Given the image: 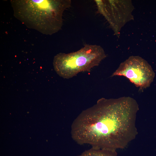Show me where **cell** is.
<instances>
[{
    "mask_svg": "<svg viewBox=\"0 0 156 156\" xmlns=\"http://www.w3.org/2000/svg\"><path fill=\"white\" fill-rule=\"evenodd\" d=\"M138 105L133 98H102L83 111L71 126L72 139L80 145L116 151L124 148L136 137Z\"/></svg>",
    "mask_w": 156,
    "mask_h": 156,
    "instance_id": "cell-1",
    "label": "cell"
},
{
    "mask_svg": "<svg viewBox=\"0 0 156 156\" xmlns=\"http://www.w3.org/2000/svg\"><path fill=\"white\" fill-rule=\"evenodd\" d=\"M14 15L28 28L52 35L63 25V15L70 0H11Z\"/></svg>",
    "mask_w": 156,
    "mask_h": 156,
    "instance_id": "cell-2",
    "label": "cell"
},
{
    "mask_svg": "<svg viewBox=\"0 0 156 156\" xmlns=\"http://www.w3.org/2000/svg\"><path fill=\"white\" fill-rule=\"evenodd\" d=\"M106 57L104 50L100 45L86 44L75 52L57 54L54 57L53 64L60 76L69 79L80 72L90 71Z\"/></svg>",
    "mask_w": 156,
    "mask_h": 156,
    "instance_id": "cell-3",
    "label": "cell"
},
{
    "mask_svg": "<svg viewBox=\"0 0 156 156\" xmlns=\"http://www.w3.org/2000/svg\"><path fill=\"white\" fill-rule=\"evenodd\" d=\"M124 76L140 90L149 87L155 74L151 66L143 59L131 56L121 63L112 76Z\"/></svg>",
    "mask_w": 156,
    "mask_h": 156,
    "instance_id": "cell-4",
    "label": "cell"
},
{
    "mask_svg": "<svg viewBox=\"0 0 156 156\" xmlns=\"http://www.w3.org/2000/svg\"><path fill=\"white\" fill-rule=\"evenodd\" d=\"M78 156H118L116 151L101 149L92 148Z\"/></svg>",
    "mask_w": 156,
    "mask_h": 156,
    "instance_id": "cell-5",
    "label": "cell"
}]
</instances>
